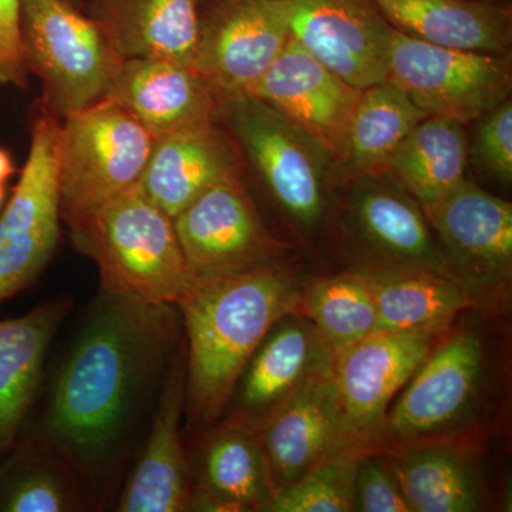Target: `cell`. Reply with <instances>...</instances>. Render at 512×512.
Here are the masks:
<instances>
[{"label": "cell", "mask_w": 512, "mask_h": 512, "mask_svg": "<svg viewBox=\"0 0 512 512\" xmlns=\"http://www.w3.org/2000/svg\"><path fill=\"white\" fill-rule=\"evenodd\" d=\"M175 308L101 288L57 370L36 439L70 464L94 507L113 498L140 414L180 348Z\"/></svg>", "instance_id": "obj_1"}, {"label": "cell", "mask_w": 512, "mask_h": 512, "mask_svg": "<svg viewBox=\"0 0 512 512\" xmlns=\"http://www.w3.org/2000/svg\"><path fill=\"white\" fill-rule=\"evenodd\" d=\"M302 291L288 264L197 282L177 306L187 330L184 412L191 423L220 416L269 330L298 311Z\"/></svg>", "instance_id": "obj_2"}, {"label": "cell", "mask_w": 512, "mask_h": 512, "mask_svg": "<svg viewBox=\"0 0 512 512\" xmlns=\"http://www.w3.org/2000/svg\"><path fill=\"white\" fill-rule=\"evenodd\" d=\"M69 227L74 247L99 266L106 291L178 306L197 285L173 218L138 184Z\"/></svg>", "instance_id": "obj_3"}, {"label": "cell", "mask_w": 512, "mask_h": 512, "mask_svg": "<svg viewBox=\"0 0 512 512\" xmlns=\"http://www.w3.org/2000/svg\"><path fill=\"white\" fill-rule=\"evenodd\" d=\"M20 33L50 113L63 119L109 99L123 57L90 16L67 0H22Z\"/></svg>", "instance_id": "obj_4"}, {"label": "cell", "mask_w": 512, "mask_h": 512, "mask_svg": "<svg viewBox=\"0 0 512 512\" xmlns=\"http://www.w3.org/2000/svg\"><path fill=\"white\" fill-rule=\"evenodd\" d=\"M62 120L57 177L62 217L70 225L138 184L156 138L111 99Z\"/></svg>", "instance_id": "obj_5"}, {"label": "cell", "mask_w": 512, "mask_h": 512, "mask_svg": "<svg viewBox=\"0 0 512 512\" xmlns=\"http://www.w3.org/2000/svg\"><path fill=\"white\" fill-rule=\"evenodd\" d=\"M224 119L274 200L302 228L318 227L328 207L329 154L274 107L251 94L217 100Z\"/></svg>", "instance_id": "obj_6"}, {"label": "cell", "mask_w": 512, "mask_h": 512, "mask_svg": "<svg viewBox=\"0 0 512 512\" xmlns=\"http://www.w3.org/2000/svg\"><path fill=\"white\" fill-rule=\"evenodd\" d=\"M487 359L478 330L448 329L389 407L369 444L383 441L392 450L450 436L480 399Z\"/></svg>", "instance_id": "obj_7"}, {"label": "cell", "mask_w": 512, "mask_h": 512, "mask_svg": "<svg viewBox=\"0 0 512 512\" xmlns=\"http://www.w3.org/2000/svg\"><path fill=\"white\" fill-rule=\"evenodd\" d=\"M352 177L343 227L353 271L433 272L454 279L423 208L406 188L389 173Z\"/></svg>", "instance_id": "obj_8"}, {"label": "cell", "mask_w": 512, "mask_h": 512, "mask_svg": "<svg viewBox=\"0 0 512 512\" xmlns=\"http://www.w3.org/2000/svg\"><path fill=\"white\" fill-rule=\"evenodd\" d=\"M387 80L427 116L464 126L510 99L511 55L447 49L392 28Z\"/></svg>", "instance_id": "obj_9"}, {"label": "cell", "mask_w": 512, "mask_h": 512, "mask_svg": "<svg viewBox=\"0 0 512 512\" xmlns=\"http://www.w3.org/2000/svg\"><path fill=\"white\" fill-rule=\"evenodd\" d=\"M59 133V117L40 104L30 127L28 160L0 214V303L32 285L55 254L62 220Z\"/></svg>", "instance_id": "obj_10"}, {"label": "cell", "mask_w": 512, "mask_h": 512, "mask_svg": "<svg viewBox=\"0 0 512 512\" xmlns=\"http://www.w3.org/2000/svg\"><path fill=\"white\" fill-rule=\"evenodd\" d=\"M173 222L197 282L288 264V247L266 229L239 177L212 185Z\"/></svg>", "instance_id": "obj_11"}, {"label": "cell", "mask_w": 512, "mask_h": 512, "mask_svg": "<svg viewBox=\"0 0 512 512\" xmlns=\"http://www.w3.org/2000/svg\"><path fill=\"white\" fill-rule=\"evenodd\" d=\"M451 275L474 306L505 298L512 278V205L470 180L424 212Z\"/></svg>", "instance_id": "obj_12"}, {"label": "cell", "mask_w": 512, "mask_h": 512, "mask_svg": "<svg viewBox=\"0 0 512 512\" xmlns=\"http://www.w3.org/2000/svg\"><path fill=\"white\" fill-rule=\"evenodd\" d=\"M291 0H212L191 67L215 99L251 90L291 39Z\"/></svg>", "instance_id": "obj_13"}, {"label": "cell", "mask_w": 512, "mask_h": 512, "mask_svg": "<svg viewBox=\"0 0 512 512\" xmlns=\"http://www.w3.org/2000/svg\"><path fill=\"white\" fill-rule=\"evenodd\" d=\"M448 329L379 330L335 353L333 377L343 410L365 450L394 397Z\"/></svg>", "instance_id": "obj_14"}, {"label": "cell", "mask_w": 512, "mask_h": 512, "mask_svg": "<svg viewBox=\"0 0 512 512\" xmlns=\"http://www.w3.org/2000/svg\"><path fill=\"white\" fill-rule=\"evenodd\" d=\"M256 431L275 491L340 451L363 448L350 429L333 369L302 384Z\"/></svg>", "instance_id": "obj_15"}, {"label": "cell", "mask_w": 512, "mask_h": 512, "mask_svg": "<svg viewBox=\"0 0 512 512\" xmlns=\"http://www.w3.org/2000/svg\"><path fill=\"white\" fill-rule=\"evenodd\" d=\"M362 89L346 83L291 36L248 93L301 128L332 160L342 161Z\"/></svg>", "instance_id": "obj_16"}, {"label": "cell", "mask_w": 512, "mask_h": 512, "mask_svg": "<svg viewBox=\"0 0 512 512\" xmlns=\"http://www.w3.org/2000/svg\"><path fill=\"white\" fill-rule=\"evenodd\" d=\"M293 39L357 89L386 82L392 26L370 0H291Z\"/></svg>", "instance_id": "obj_17"}, {"label": "cell", "mask_w": 512, "mask_h": 512, "mask_svg": "<svg viewBox=\"0 0 512 512\" xmlns=\"http://www.w3.org/2000/svg\"><path fill=\"white\" fill-rule=\"evenodd\" d=\"M185 377V349L180 345L165 373L146 444L121 488L117 511H190L191 473L181 441Z\"/></svg>", "instance_id": "obj_18"}, {"label": "cell", "mask_w": 512, "mask_h": 512, "mask_svg": "<svg viewBox=\"0 0 512 512\" xmlns=\"http://www.w3.org/2000/svg\"><path fill=\"white\" fill-rule=\"evenodd\" d=\"M335 353L308 319L288 313L269 330L239 377L231 417L256 427L302 384L333 369Z\"/></svg>", "instance_id": "obj_19"}, {"label": "cell", "mask_w": 512, "mask_h": 512, "mask_svg": "<svg viewBox=\"0 0 512 512\" xmlns=\"http://www.w3.org/2000/svg\"><path fill=\"white\" fill-rule=\"evenodd\" d=\"M109 99L154 138L207 126L218 117L214 93L188 64L160 57L123 59Z\"/></svg>", "instance_id": "obj_20"}, {"label": "cell", "mask_w": 512, "mask_h": 512, "mask_svg": "<svg viewBox=\"0 0 512 512\" xmlns=\"http://www.w3.org/2000/svg\"><path fill=\"white\" fill-rule=\"evenodd\" d=\"M231 140L215 121L157 137L138 185L174 218L212 185L239 177L241 161Z\"/></svg>", "instance_id": "obj_21"}, {"label": "cell", "mask_w": 512, "mask_h": 512, "mask_svg": "<svg viewBox=\"0 0 512 512\" xmlns=\"http://www.w3.org/2000/svg\"><path fill=\"white\" fill-rule=\"evenodd\" d=\"M404 35L467 52L511 55L512 9L503 0H370Z\"/></svg>", "instance_id": "obj_22"}, {"label": "cell", "mask_w": 512, "mask_h": 512, "mask_svg": "<svg viewBox=\"0 0 512 512\" xmlns=\"http://www.w3.org/2000/svg\"><path fill=\"white\" fill-rule=\"evenodd\" d=\"M258 431L229 417L201 447L190 511H259L274 494Z\"/></svg>", "instance_id": "obj_23"}, {"label": "cell", "mask_w": 512, "mask_h": 512, "mask_svg": "<svg viewBox=\"0 0 512 512\" xmlns=\"http://www.w3.org/2000/svg\"><path fill=\"white\" fill-rule=\"evenodd\" d=\"M70 308V299H59L0 320V456L18 439L35 403L47 353Z\"/></svg>", "instance_id": "obj_24"}, {"label": "cell", "mask_w": 512, "mask_h": 512, "mask_svg": "<svg viewBox=\"0 0 512 512\" xmlns=\"http://www.w3.org/2000/svg\"><path fill=\"white\" fill-rule=\"evenodd\" d=\"M202 0H93L90 18L123 59L160 57L191 66Z\"/></svg>", "instance_id": "obj_25"}, {"label": "cell", "mask_w": 512, "mask_h": 512, "mask_svg": "<svg viewBox=\"0 0 512 512\" xmlns=\"http://www.w3.org/2000/svg\"><path fill=\"white\" fill-rule=\"evenodd\" d=\"M392 461L412 512L483 510L487 493L470 451L450 439L392 448Z\"/></svg>", "instance_id": "obj_26"}, {"label": "cell", "mask_w": 512, "mask_h": 512, "mask_svg": "<svg viewBox=\"0 0 512 512\" xmlns=\"http://www.w3.org/2000/svg\"><path fill=\"white\" fill-rule=\"evenodd\" d=\"M468 138L463 124L426 117L396 151L386 173L429 211L466 180Z\"/></svg>", "instance_id": "obj_27"}, {"label": "cell", "mask_w": 512, "mask_h": 512, "mask_svg": "<svg viewBox=\"0 0 512 512\" xmlns=\"http://www.w3.org/2000/svg\"><path fill=\"white\" fill-rule=\"evenodd\" d=\"M426 117L390 80L366 87L350 120L342 163L352 175L386 173L403 141Z\"/></svg>", "instance_id": "obj_28"}, {"label": "cell", "mask_w": 512, "mask_h": 512, "mask_svg": "<svg viewBox=\"0 0 512 512\" xmlns=\"http://www.w3.org/2000/svg\"><path fill=\"white\" fill-rule=\"evenodd\" d=\"M94 507L73 468L53 448L28 440L0 467V511L74 512Z\"/></svg>", "instance_id": "obj_29"}, {"label": "cell", "mask_w": 512, "mask_h": 512, "mask_svg": "<svg viewBox=\"0 0 512 512\" xmlns=\"http://www.w3.org/2000/svg\"><path fill=\"white\" fill-rule=\"evenodd\" d=\"M379 330L448 326L457 315L476 308L463 285L433 272L367 275Z\"/></svg>", "instance_id": "obj_30"}, {"label": "cell", "mask_w": 512, "mask_h": 512, "mask_svg": "<svg viewBox=\"0 0 512 512\" xmlns=\"http://www.w3.org/2000/svg\"><path fill=\"white\" fill-rule=\"evenodd\" d=\"M298 313L312 323L333 353L379 332L375 301L362 272L312 282L303 288Z\"/></svg>", "instance_id": "obj_31"}, {"label": "cell", "mask_w": 512, "mask_h": 512, "mask_svg": "<svg viewBox=\"0 0 512 512\" xmlns=\"http://www.w3.org/2000/svg\"><path fill=\"white\" fill-rule=\"evenodd\" d=\"M365 448L352 447L326 458L293 483L276 490L264 512H352L357 463Z\"/></svg>", "instance_id": "obj_32"}, {"label": "cell", "mask_w": 512, "mask_h": 512, "mask_svg": "<svg viewBox=\"0 0 512 512\" xmlns=\"http://www.w3.org/2000/svg\"><path fill=\"white\" fill-rule=\"evenodd\" d=\"M473 138L468 140V156L495 180H512V101L507 99L477 120Z\"/></svg>", "instance_id": "obj_33"}, {"label": "cell", "mask_w": 512, "mask_h": 512, "mask_svg": "<svg viewBox=\"0 0 512 512\" xmlns=\"http://www.w3.org/2000/svg\"><path fill=\"white\" fill-rule=\"evenodd\" d=\"M353 508L359 512H412L389 457L363 451L356 467Z\"/></svg>", "instance_id": "obj_34"}, {"label": "cell", "mask_w": 512, "mask_h": 512, "mask_svg": "<svg viewBox=\"0 0 512 512\" xmlns=\"http://www.w3.org/2000/svg\"><path fill=\"white\" fill-rule=\"evenodd\" d=\"M22 0H0V84L28 89L29 70L20 33Z\"/></svg>", "instance_id": "obj_35"}, {"label": "cell", "mask_w": 512, "mask_h": 512, "mask_svg": "<svg viewBox=\"0 0 512 512\" xmlns=\"http://www.w3.org/2000/svg\"><path fill=\"white\" fill-rule=\"evenodd\" d=\"M15 171L12 154L6 148L0 147V184H5Z\"/></svg>", "instance_id": "obj_36"}, {"label": "cell", "mask_w": 512, "mask_h": 512, "mask_svg": "<svg viewBox=\"0 0 512 512\" xmlns=\"http://www.w3.org/2000/svg\"><path fill=\"white\" fill-rule=\"evenodd\" d=\"M6 190L5 184H0V207H2L3 201H5Z\"/></svg>", "instance_id": "obj_37"}, {"label": "cell", "mask_w": 512, "mask_h": 512, "mask_svg": "<svg viewBox=\"0 0 512 512\" xmlns=\"http://www.w3.org/2000/svg\"><path fill=\"white\" fill-rule=\"evenodd\" d=\"M67 2L72 3V5H73V6H76V8H77V6H79V5H80V3H82V2H83V0H67Z\"/></svg>", "instance_id": "obj_38"}, {"label": "cell", "mask_w": 512, "mask_h": 512, "mask_svg": "<svg viewBox=\"0 0 512 512\" xmlns=\"http://www.w3.org/2000/svg\"><path fill=\"white\" fill-rule=\"evenodd\" d=\"M202 2H204V0H202ZM208 2H212V0H208Z\"/></svg>", "instance_id": "obj_39"}]
</instances>
